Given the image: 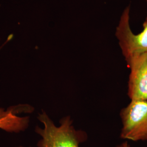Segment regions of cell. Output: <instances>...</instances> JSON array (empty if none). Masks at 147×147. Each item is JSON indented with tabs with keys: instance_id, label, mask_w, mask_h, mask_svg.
Here are the masks:
<instances>
[{
	"instance_id": "cell-1",
	"label": "cell",
	"mask_w": 147,
	"mask_h": 147,
	"mask_svg": "<svg viewBox=\"0 0 147 147\" xmlns=\"http://www.w3.org/2000/svg\"><path fill=\"white\" fill-rule=\"evenodd\" d=\"M38 119L44 126L36 129L42 138L38 143V147H79L84 141V135L75 129L69 117L63 118L59 126H56L45 112Z\"/></svg>"
},
{
	"instance_id": "cell-2",
	"label": "cell",
	"mask_w": 147,
	"mask_h": 147,
	"mask_svg": "<svg viewBox=\"0 0 147 147\" xmlns=\"http://www.w3.org/2000/svg\"><path fill=\"white\" fill-rule=\"evenodd\" d=\"M122 139L134 142L147 140V100H131L121 112Z\"/></svg>"
},
{
	"instance_id": "cell-3",
	"label": "cell",
	"mask_w": 147,
	"mask_h": 147,
	"mask_svg": "<svg viewBox=\"0 0 147 147\" xmlns=\"http://www.w3.org/2000/svg\"><path fill=\"white\" fill-rule=\"evenodd\" d=\"M129 21L130 7H127L121 14L116 32V37L125 60L135 55L147 53V16L143 24V29L138 34L132 32Z\"/></svg>"
},
{
	"instance_id": "cell-4",
	"label": "cell",
	"mask_w": 147,
	"mask_h": 147,
	"mask_svg": "<svg viewBox=\"0 0 147 147\" xmlns=\"http://www.w3.org/2000/svg\"><path fill=\"white\" fill-rule=\"evenodd\" d=\"M130 69L128 95L131 100H147V53L126 60Z\"/></svg>"
},
{
	"instance_id": "cell-5",
	"label": "cell",
	"mask_w": 147,
	"mask_h": 147,
	"mask_svg": "<svg viewBox=\"0 0 147 147\" xmlns=\"http://www.w3.org/2000/svg\"><path fill=\"white\" fill-rule=\"evenodd\" d=\"M17 107H11L6 111L0 109V129L6 131L18 132L26 128L28 118L17 116Z\"/></svg>"
},
{
	"instance_id": "cell-6",
	"label": "cell",
	"mask_w": 147,
	"mask_h": 147,
	"mask_svg": "<svg viewBox=\"0 0 147 147\" xmlns=\"http://www.w3.org/2000/svg\"><path fill=\"white\" fill-rule=\"evenodd\" d=\"M117 147H130V146L127 141H124V142L121 143L120 144L118 145Z\"/></svg>"
},
{
	"instance_id": "cell-7",
	"label": "cell",
	"mask_w": 147,
	"mask_h": 147,
	"mask_svg": "<svg viewBox=\"0 0 147 147\" xmlns=\"http://www.w3.org/2000/svg\"><path fill=\"white\" fill-rule=\"evenodd\" d=\"M146 1H147V0H146Z\"/></svg>"
},
{
	"instance_id": "cell-8",
	"label": "cell",
	"mask_w": 147,
	"mask_h": 147,
	"mask_svg": "<svg viewBox=\"0 0 147 147\" xmlns=\"http://www.w3.org/2000/svg\"></svg>"
}]
</instances>
